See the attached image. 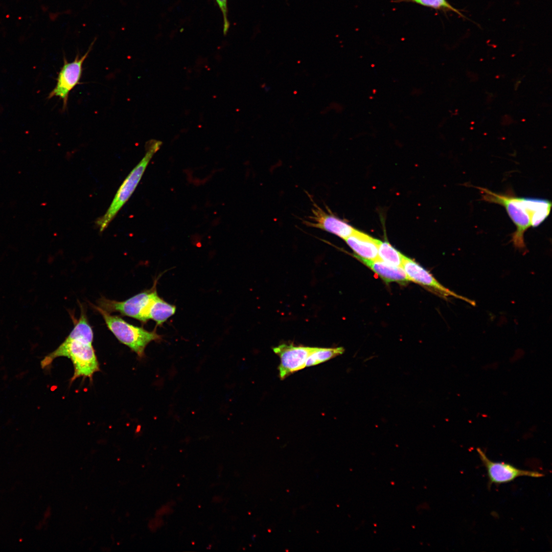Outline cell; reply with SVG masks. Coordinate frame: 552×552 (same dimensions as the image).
<instances>
[{
  "label": "cell",
  "mask_w": 552,
  "mask_h": 552,
  "mask_svg": "<svg viewBox=\"0 0 552 552\" xmlns=\"http://www.w3.org/2000/svg\"><path fill=\"white\" fill-rule=\"evenodd\" d=\"M344 352V349L343 347H314L313 351L310 353L307 359L306 367L321 363L337 356L342 355Z\"/></svg>",
  "instance_id": "14"
},
{
  "label": "cell",
  "mask_w": 552,
  "mask_h": 552,
  "mask_svg": "<svg viewBox=\"0 0 552 552\" xmlns=\"http://www.w3.org/2000/svg\"><path fill=\"white\" fill-rule=\"evenodd\" d=\"M222 14L223 22V33H227L229 28V22L227 19V0H216Z\"/></svg>",
  "instance_id": "17"
},
{
  "label": "cell",
  "mask_w": 552,
  "mask_h": 552,
  "mask_svg": "<svg viewBox=\"0 0 552 552\" xmlns=\"http://www.w3.org/2000/svg\"><path fill=\"white\" fill-rule=\"evenodd\" d=\"M411 2L417 4L436 10H450L463 16L456 9L452 6L446 0H400Z\"/></svg>",
  "instance_id": "16"
},
{
  "label": "cell",
  "mask_w": 552,
  "mask_h": 552,
  "mask_svg": "<svg viewBox=\"0 0 552 552\" xmlns=\"http://www.w3.org/2000/svg\"><path fill=\"white\" fill-rule=\"evenodd\" d=\"M474 187L479 190L482 200L501 205L505 208L516 227V231L512 234L511 241L516 248L524 250V233L531 226V223L538 222L545 216L548 208L547 201L543 199L518 197L511 192L496 193L485 188Z\"/></svg>",
  "instance_id": "1"
},
{
  "label": "cell",
  "mask_w": 552,
  "mask_h": 552,
  "mask_svg": "<svg viewBox=\"0 0 552 552\" xmlns=\"http://www.w3.org/2000/svg\"><path fill=\"white\" fill-rule=\"evenodd\" d=\"M402 267L409 281L425 286L443 297L452 296L465 301L473 306L475 305V303L473 300L459 295L444 287L431 273L412 259L404 256Z\"/></svg>",
  "instance_id": "7"
},
{
  "label": "cell",
  "mask_w": 552,
  "mask_h": 552,
  "mask_svg": "<svg viewBox=\"0 0 552 552\" xmlns=\"http://www.w3.org/2000/svg\"><path fill=\"white\" fill-rule=\"evenodd\" d=\"M404 256L388 242L379 241L378 251L379 260L393 266L402 267Z\"/></svg>",
  "instance_id": "15"
},
{
  "label": "cell",
  "mask_w": 552,
  "mask_h": 552,
  "mask_svg": "<svg viewBox=\"0 0 552 552\" xmlns=\"http://www.w3.org/2000/svg\"><path fill=\"white\" fill-rule=\"evenodd\" d=\"M314 347L283 343L273 348L280 358L278 369L283 380L290 374L306 367L307 359Z\"/></svg>",
  "instance_id": "8"
},
{
  "label": "cell",
  "mask_w": 552,
  "mask_h": 552,
  "mask_svg": "<svg viewBox=\"0 0 552 552\" xmlns=\"http://www.w3.org/2000/svg\"><path fill=\"white\" fill-rule=\"evenodd\" d=\"M306 221L308 226L319 228L345 239L351 235L355 228L344 220L314 204L312 216Z\"/></svg>",
  "instance_id": "10"
},
{
  "label": "cell",
  "mask_w": 552,
  "mask_h": 552,
  "mask_svg": "<svg viewBox=\"0 0 552 552\" xmlns=\"http://www.w3.org/2000/svg\"><path fill=\"white\" fill-rule=\"evenodd\" d=\"M344 241L355 252L356 258L369 260L378 259L379 240L355 229Z\"/></svg>",
  "instance_id": "11"
},
{
  "label": "cell",
  "mask_w": 552,
  "mask_h": 552,
  "mask_svg": "<svg viewBox=\"0 0 552 552\" xmlns=\"http://www.w3.org/2000/svg\"><path fill=\"white\" fill-rule=\"evenodd\" d=\"M479 457L486 467L490 484H503L509 482L520 476L541 477L544 476L542 473L522 470L515 466L504 463L490 460L482 450L476 449Z\"/></svg>",
  "instance_id": "9"
},
{
  "label": "cell",
  "mask_w": 552,
  "mask_h": 552,
  "mask_svg": "<svg viewBox=\"0 0 552 552\" xmlns=\"http://www.w3.org/2000/svg\"><path fill=\"white\" fill-rule=\"evenodd\" d=\"M162 143L151 140L146 146L144 157L124 180L106 213L96 221L100 232L105 230L122 207L128 200L140 182L150 159L159 149Z\"/></svg>",
  "instance_id": "4"
},
{
  "label": "cell",
  "mask_w": 552,
  "mask_h": 552,
  "mask_svg": "<svg viewBox=\"0 0 552 552\" xmlns=\"http://www.w3.org/2000/svg\"><path fill=\"white\" fill-rule=\"evenodd\" d=\"M157 281L153 287L123 301H117L103 296L97 301L98 306L108 313L119 312L123 316L136 319L146 323L149 319L152 304L158 295L156 290Z\"/></svg>",
  "instance_id": "5"
},
{
  "label": "cell",
  "mask_w": 552,
  "mask_h": 552,
  "mask_svg": "<svg viewBox=\"0 0 552 552\" xmlns=\"http://www.w3.org/2000/svg\"><path fill=\"white\" fill-rule=\"evenodd\" d=\"M96 39V37L91 42L87 52L82 56L79 57L78 53L75 59L70 62L65 56L63 57V64L58 73L56 84L48 97V99L57 97L61 99L63 111L66 109L70 93L81 83L84 61L92 50Z\"/></svg>",
  "instance_id": "6"
},
{
  "label": "cell",
  "mask_w": 552,
  "mask_h": 552,
  "mask_svg": "<svg viewBox=\"0 0 552 552\" xmlns=\"http://www.w3.org/2000/svg\"><path fill=\"white\" fill-rule=\"evenodd\" d=\"M92 307L102 316L108 329L122 344L127 346L140 358L145 356V350L152 341H159L162 337L155 330L149 331L131 325L119 316L112 315L98 306Z\"/></svg>",
  "instance_id": "3"
},
{
  "label": "cell",
  "mask_w": 552,
  "mask_h": 552,
  "mask_svg": "<svg viewBox=\"0 0 552 552\" xmlns=\"http://www.w3.org/2000/svg\"><path fill=\"white\" fill-rule=\"evenodd\" d=\"M175 311V306L167 303L157 295L152 304L149 319L160 325L173 315Z\"/></svg>",
  "instance_id": "13"
},
{
  "label": "cell",
  "mask_w": 552,
  "mask_h": 552,
  "mask_svg": "<svg viewBox=\"0 0 552 552\" xmlns=\"http://www.w3.org/2000/svg\"><path fill=\"white\" fill-rule=\"evenodd\" d=\"M93 341L87 339L75 337L70 333L54 351L47 355L41 361L42 369L47 368L56 358H69L74 366V375L71 382L80 377L92 380L94 374L100 371L99 363Z\"/></svg>",
  "instance_id": "2"
},
{
  "label": "cell",
  "mask_w": 552,
  "mask_h": 552,
  "mask_svg": "<svg viewBox=\"0 0 552 552\" xmlns=\"http://www.w3.org/2000/svg\"><path fill=\"white\" fill-rule=\"evenodd\" d=\"M386 283H405L409 281L402 267L387 264L378 259L374 260L357 258Z\"/></svg>",
  "instance_id": "12"
}]
</instances>
